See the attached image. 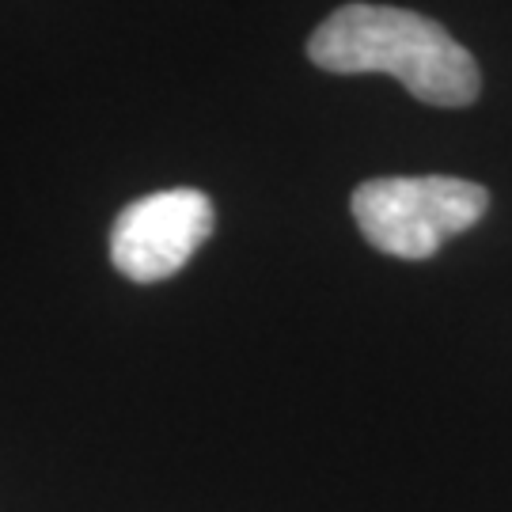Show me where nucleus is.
<instances>
[{"label":"nucleus","mask_w":512,"mask_h":512,"mask_svg":"<svg viewBox=\"0 0 512 512\" xmlns=\"http://www.w3.org/2000/svg\"><path fill=\"white\" fill-rule=\"evenodd\" d=\"M311 65L334 76L384 73L429 107H471L482 73L467 46L410 8L342 4L308 38Z\"/></svg>","instance_id":"obj_1"},{"label":"nucleus","mask_w":512,"mask_h":512,"mask_svg":"<svg viewBox=\"0 0 512 512\" xmlns=\"http://www.w3.org/2000/svg\"><path fill=\"white\" fill-rule=\"evenodd\" d=\"M361 236L380 255L421 262L444 239L471 232L490 209V190L452 175H391L368 179L349 198Z\"/></svg>","instance_id":"obj_2"},{"label":"nucleus","mask_w":512,"mask_h":512,"mask_svg":"<svg viewBox=\"0 0 512 512\" xmlns=\"http://www.w3.org/2000/svg\"><path fill=\"white\" fill-rule=\"evenodd\" d=\"M213 202L202 190H160L129 202L110 228V262L137 285L183 270L213 232Z\"/></svg>","instance_id":"obj_3"}]
</instances>
